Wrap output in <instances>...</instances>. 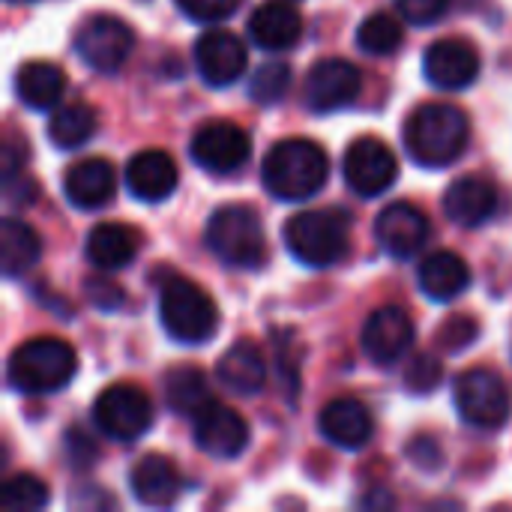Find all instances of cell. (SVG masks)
Returning a JSON list of instances; mask_svg holds the SVG:
<instances>
[{"instance_id":"6da1fadb","label":"cell","mask_w":512,"mask_h":512,"mask_svg":"<svg viewBox=\"0 0 512 512\" xmlns=\"http://www.w3.org/2000/svg\"><path fill=\"white\" fill-rule=\"evenodd\" d=\"M402 138L417 165L447 168L465 153L471 120L453 102H423L408 114Z\"/></svg>"},{"instance_id":"7a4b0ae2","label":"cell","mask_w":512,"mask_h":512,"mask_svg":"<svg viewBox=\"0 0 512 512\" xmlns=\"http://www.w3.org/2000/svg\"><path fill=\"white\" fill-rule=\"evenodd\" d=\"M330 159L321 144L306 138H285L270 147L261 165L264 189L279 201H306L324 189Z\"/></svg>"},{"instance_id":"3957f363","label":"cell","mask_w":512,"mask_h":512,"mask_svg":"<svg viewBox=\"0 0 512 512\" xmlns=\"http://www.w3.org/2000/svg\"><path fill=\"white\" fill-rule=\"evenodd\" d=\"M78 372V354L57 336H39L18 345L6 363V381L24 396H48L63 390Z\"/></svg>"},{"instance_id":"277c9868","label":"cell","mask_w":512,"mask_h":512,"mask_svg":"<svg viewBox=\"0 0 512 512\" xmlns=\"http://www.w3.org/2000/svg\"><path fill=\"white\" fill-rule=\"evenodd\" d=\"M285 246L306 267H333L351 246V216L345 210H303L285 222Z\"/></svg>"},{"instance_id":"5b68a950","label":"cell","mask_w":512,"mask_h":512,"mask_svg":"<svg viewBox=\"0 0 512 512\" xmlns=\"http://www.w3.org/2000/svg\"><path fill=\"white\" fill-rule=\"evenodd\" d=\"M207 249L234 270H258L267 258V237L258 213L246 204H225L207 219Z\"/></svg>"},{"instance_id":"8992f818","label":"cell","mask_w":512,"mask_h":512,"mask_svg":"<svg viewBox=\"0 0 512 512\" xmlns=\"http://www.w3.org/2000/svg\"><path fill=\"white\" fill-rule=\"evenodd\" d=\"M159 321L180 345H204L219 330V312L207 291L183 276H171L159 294Z\"/></svg>"},{"instance_id":"52a82bcc","label":"cell","mask_w":512,"mask_h":512,"mask_svg":"<svg viewBox=\"0 0 512 512\" xmlns=\"http://www.w3.org/2000/svg\"><path fill=\"white\" fill-rule=\"evenodd\" d=\"M453 402L462 420L474 429L495 432L507 426L512 399L504 378L492 369H468L453 384Z\"/></svg>"},{"instance_id":"ba28073f","label":"cell","mask_w":512,"mask_h":512,"mask_svg":"<svg viewBox=\"0 0 512 512\" xmlns=\"http://www.w3.org/2000/svg\"><path fill=\"white\" fill-rule=\"evenodd\" d=\"M93 423L105 438L132 444L153 426V402L135 384H111L93 402Z\"/></svg>"},{"instance_id":"9c48e42d","label":"cell","mask_w":512,"mask_h":512,"mask_svg":"<svg viewBox=\"0 0 512 512\" xmlns=\"http://www.w3.org/2000/svg\"><path fill=\"white\" fill-rule=\"evenodd\" d=\"M135 48V33L117 15H90L75 30V54L96 72H117Z\"/></svg>"},{"instance_id":"30bf717a","label":"cell","mask_w":512,"mask_h":512,"mask_svg":"<svg viewBox=\"0 0 512 512\" xmlns=\"http://www.w3.org/2000/svg\"><path fill=\"white\" fill-rule=\"evenodd\" d=\"M189 153H192L195 165L204 168L207 174L228 177L249 162L252 138L243 126H237L231 120H213V123H204L192 135Z\"/></svg>"},{"instance_id":"8fae6325","label":"cell","mask_w":512,"mask_h":512,"mask_svg":"<svg viewBox=\"0 0 512 512\" xmlns=\"http://www.w3.org/2000/svg\"><path fill=\"white\" fill-rule=\"evenodd\" d=\"M342 174H345V183L354 195L378 198L396 183L399 159L381 138L366 135L348 147V153L342 159Z\"/></svg>"},{"instance_id":"7c38bea8","label":"cell","mask_w":512,"mask_h":512,"mask_svg":"<svg viewBox=\"0 0 512 512\" xmlns=\"http://www.w3.org/2000/svg\"><path fill=\"white\" fill-rule=\"evenodd\" d=\"M192 438L201 453L213 459H237L249 447V423L243 420L240 411L222 405V402H207L195 417H192Z\"/></svg>"},{"instance_id":"4fadbf2b","label":"cell","mask_w":512,"mask_h":512,"mask_svg":"<svg viewBox=\"0 0 512 512\" xmlns=\"http://www.w3.org/2000/svg\"><path fill=\"white\" fill-rule=\"evenodd\" d=\"M363 93V75L351 60L324 57L306 75V105L318 114L339 111Z\"/></svg>"},{"instance_id":"5bb4252c","label":"cell","mask_w":512,"mask_h":512,"mask_svg":"<svg viewBox=\"0 0 512 512\" xmlns=\"http://www.w3.org/2000/svg\"><path fill=\"white\" fill-rule=\"evenodd\" d=\"M360 345L375 366H393L414 345V321L402 306H381L363 324Z\"/></svg>"},{"instance_id":"9a60e30c","label":"cell","mask_w":512,"mask_h":512,"mask_svg":"<svg viewBox=\"0 0 512 512\" xmlns=\"http://www.w3.org/2000/svg\"><path fill=\"white\" fill-rule=\"evenodd\" d=\"M480 54L468 39H438L423 54V72L429 84L441 90H465L480 75Z\"/></svg>"},{"instance_id":"2e32d148","label":"cell","mask_w":512,"mask_h":512,"mask_svg":"<svg viewBox=\"0 0 512 512\" xmlns=\"http://www.w3.org/2000/svg\"><path fill=\"white\" fill-rule=\"evenodd\" d=\"M195 69L210 87H231L246 72V45L231 30H207L195 42Z\"/></svg>"},{"instance_id":"e0dca14e","label":"cell","mask_w":512,"mask_h":512,"mask_svg":"<svg viewBox=\"0 0 512 512\" xmlns=\"http://www.w3.org/2000/svg\"><path fill=\"white\" fill-rule=\"evenodd\" d=\"M375 237L378 243L399 261L417 255L429 240V219L420 207L408 201L387 204L375 219Z\"/></svg>"},{"instance_id":"ac0fdd59","label":"cell","mask_w":512,"mask_h":512,"mask_svg":"<svg viewBox=\"0 0 512 512\" xmlns=\"http://www.w3.org/2000/svg\"><path fill=\"white\" fill-rule=\"evenodd\" d=\"M444 213L459 228H480L498 213V186L480 174L459 177L444 192Z\"/></svg>"},{"instance_id":"d6986e66","label":"cell","mask_w":512,"mask_h":512,"mask_svg":"<svg viewBox=\"0 0 512 512\" xmlns=\"http://www.w3.org/2000/svg\"><path fill=\"white\" fill-rule=\"evenodd\" d=\"M177 162L165 150H141L126 162L123 180L132 198L144 204H159L177 189Z\"/></svg>"},{"instance_id":"ffe728a7","label":"cell","mask_w":512,"mask_h":512,"mask_svg":"<svg viewBox=\"0 0 512 512\" xmlns=\"http://www.w3.org/2000/svg\"><path fill=\"white\" fill-rule=\"evenodd\" d=\"M318 429L321 435L342 450H360L372 441L375 435V420L369 414V408L360 399L342 396L324 405L321 417H318Z\"/></svg>"},{"instance_id":"44dd1931","label":"cell","mask_w":512,"mask_h":512,"mask_svg":"<svg viewBox=\"0 0 512 512\" xmlns=\"http://www.w3.org/2000/svg\"><path fill=\"white\" fill-rule=\"evenodd\" d=\"M117 192V171L108 159H81L63 177V195L78 210H99Z\"/></svg>"},{"instance_id":"7402d4cb","label":"cell","mask_w":512,"mask_h":512,"mask_svg":"<svg viewBox=\"0 0 512 512\" xmlns=\"http://www.w3.org/2000/svg\"><path fill=\"white\" fill-rule=\"evenodd\" d=\"M129 489H132L135 501L144 507H171L183 489V480L171 459L150 453V456L138 459L135 468L129 471Z\"/></svg>"},{"instance_id":"603a6c76","label":"cell","mask_w":512,"mask_h":512,"mask_svg":"<svg viewBox=\"0 0 512 512\" xmlns=\"http://www.w3.org/2000/svg\"><path fill=\"white\" fill-rule=\"evenodd\" d=\"M249 36L258 48L264 51H288L291 45H297L300 33H303V18L294 9V3L288 0H270L261 3L252 15H249Z\"/></svg>"},{"instance_id":"cb8c5ba5","label":"cell","mask_w":512,"mask_h":512,"mask_svg":"<svg viewBox=\"0 0 512 512\" xmlns=\"http://www.w3.org/2000/svg\"><path fill=\"white\" fill-rule=\"evenodd\" d=\"M138 246H141V237H138V231L132 225H123V222H99L87 234L84 255H87V261L96 270L114 273V270H123V267H129L135 261Z\"/></svg>"},{"instance_id":"d4e9b609","label":"cell","mask_w":512,"mask_h":512,"mask_svg":"<svg viewBox=\"0 0 512 512\" xmlns=\"http://www.w3.org/2000/svg\"><path fill=\"white\" fill-rule=\"evenodd\" d=\"M219 384L234 396H258L267 384V363L258 345L234 342L216 363Z\"/></svg>"},{"instance_id":"484cf974","label":"cell","mask_w":512,"mask_h":512,"mask_svg":"<svg viewBox=\"0 0 512 512\" xmlns=\"http://www.w3.org/2000/svg\"><path fill=\"white\" fill-rule=\"evenodd\" d=\"M420 288L429 300L438 303H450L456 297H462L471 285V267L462 255L456 252H432L423 264H420Z\"/></svg>"},{"instance_id":"4316f807","label":"cell","mask_w":512,"mask_h":512,"mask_svg":"<svg viewBox=\"0 0 512 512\" xmlns=\"http://www.w3.org/2000/svg\"><path fill=\"white\" fill-rule=\"evenodd\" d=\"M66 90V75L57 63L48 60H30L15 72V96L33 108V111H48L57 108Z\"/></svg>"},{"instance_id":"83f0119b","label":"cell","mask_w":512,"mask_h":512,"mask_svg":"<svg viewBox=\"0 0 512 512\" xmlns=\"http://www.w3.org/2000/svg\"><path fill=\"white\" fill-rule=\"evenodd\" d=\"M42 258V240L39 234L21 222V219H3L0 222V270L9 279L24 276L36 261Z\"/></svg>"},{"instance_id":"f1b7e54d","label":"cell","mask_w":512,"mask_h":512,"mask_svg":"<svg viewBox=\"0 0 512 512\" xmlns=\"http://www.w3.org/2000/svg\"><path fill=\"white\" fill-rule=\"evenodd\" d=\"M165 402L180 417H195L210 399V384L201 369L177 366L165 375Z\"/></svg>"},{"instance_id":"f546056e","label":"cell","mask_w":512,"mask_h":512,"mask_svg":"<svg viewBox=\"0 0 512 512\" xmlns=\"http://www.w3.org/2000/svg\"><path fill=\"white\" fill-rule=\"evenodd\" d=\"M96 132V114L84 102L72 105H57L51 120H48V138L60 150H78L84 147Z\"/></svg>"},{"instance_id":"4dcf8cb0","label":"cell","mask_w":512,"mask_h":512,"mask_svg":"<svg viewBox=\"0 0 512 512\" xmlns=\"http://www.w3.org/2000/svg\"><path fill=\"white\" fill-rule=\"evenodd\" d=\"M402 42H405V30L390 12H375L357 27V45L366 54L387 57V54L399 51Z\"/></svg>"},{"instance_id":"1f68e13d","label":"cell","mask_w":512,"mask_h":512,"mask_svg":"<svg viewBox=\"0 0 512 512\" xmlns=\"http://www.w3.org/2000/svg\"><path fill=\"white\" fill-rule=\"evenodd\" d=\"M48 486L33 474H15L0 486V507L9 512H33L48 504Z\"/></svg>"},{"instance_id":"d6a6232c","label":"cell","mask_w":512,"mask_h":512,"mask_svg":"<svg viewBox=\"0 0 512 512\" xmlns=\"http://www.w3.org/2000/svg\"><path fill=\"white\" fill-rule=\"evenodd\" d=\"M288 87H291V66L285 60H270L255 69L249 81V96L258 105H276L285 99Z\"/></svg>"},{"instance_id":"836d02e7","label":"cell","mask_w":512,"mask_h":512,"mask_svg":"<svg viewBox=\"0 0 512 512\" xmlns=\"http://www.w3.org/2000/svg\"><path fill=\"white\" fill-rule=\"evenodd\" d=\"M441 363L432 357V354H417L411 363H408V372H405V387L414 393V396H426L432 393L438 384H441Z\"/></svg>"},{"instance_id":"e575fe53","label":"cell","mask_w":512,"mask_h":512,"mask_svg":"<svg viewBox=\"0 0 512 512\" xmlns=\"http://www.w3.org/2000/svg\"><path fill=\"white\" fill-rule=\"evenodd\" d=\"M480 327L471 315H453L441 324L438 330V345L447 351V354H456V351H465L474 339H477Z\"/></svg>"},{"instance_id":"d590c367","label":"cell","mask_w":512,"mask_h":512,"mask_svg":"<svg viewBox=\"0 0 512 512\" xmlns=\"http://www.w3.org/2000/svg\"><path fill=\"white\" fill-rule=\"evenodd\" d=\"M180 12L201 24H216L222 18H231L240 6V0H177Z\"/></svg>"},{"instance_id":"8d00e7d4","label":"cell","mask_w":512,"mask_h":512,"mask_svg":"<svg viewBox=\"0 0 512 512\" xmlns=\"http://www.w3.org/2000/svg\"><path fill=\"white\" fill-rule=\"evenodd\" d=\"M84 291H87L90 303L99 306L102 312H114L123 306V288L117 282H111L108 276H90L84 282Z\"/></svg>"},{"instance_id":"74e56055","label":"cell","mask_w":512,"mask_h":512,"mask_svg":"<svg viewBox=\"0 0 512 512\" xmlns=\"http://www.w3.org/2000/svg\"><path fill=\"white\" fill-rule=\"evenodd\" d=\"M450 0H396V9L411 24H432L447 12Z\"/></svg>"},{"instance_id":"f35d334b","label":"cell","mask_w":512,"mask_h":512,"mask_svg":"<svg viewBox=\"0 0 512 512\" xmlns=\"http://www.w3.org/2000/svg\"><path fill=\"white\" fill-rule=\"evenodd\" d=\"M408 456L423 468V471H438L441 468V450H438V444L432 441V438H417L414 444H411V450H408Z\"/></svg>"},{"instance_id":"ab89813d","label":"cell","mask_w":512,"mask_h":512,"mask_svg":"<svg viewBox=\"0 0 512 512\" xmlns=\"http://www.w3.org/2000/svg\"><path fill=\"white\" fill-rule=\"evenodd\" d=\"M9 3H33V0H9Z\"/></svg>"},{"instance_id":"60d3db41","label":"cell","mask_w":512,"mask_h":512,"mask_svg":"<svg viewBox=\"0 0 512 512\" xmlns=\"http://www.w3.org/2000/svg\"><path fill=\"white\" fill-rule=\"evenodd\" d=\"M288 3H294V0H288Z\"/></svg>"}]
</instances>
